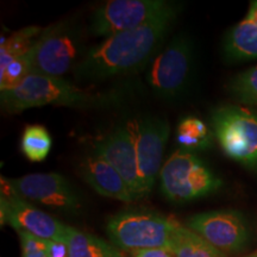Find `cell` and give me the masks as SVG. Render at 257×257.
Wrapping results in <instances>:
<instances>
[{"label": "cell", "instance_id": "cell-7", "mask_svg": "<svg viewBox=\"0 0 257 257\" xmlns=\"http://www.w3.org/2000/svg\"><path fill=\"white\" fill-rule=\"evenodd\" d=\"M172 5L166 0H111L93 12L88 31L108 38L149 23Z\"/></svg>", "mask_w": 257, "mask_h": 257}, {"label": "cell", "instance_id": "cell-9", "mask_svg": "<svg viewBox=\"0 0 257 257\" xmlns=\"http://www.w3.org/2000/svg\"><path fill=\"white\" fill-rule=\"evenodd\" d=\"M0 220L16 231H27L40 238L67 243L68 225H64L50 214L46 213L21 198L2 182L0 197Z\"/></svg>", "mask_w": 257, "mask_h": 257}, {"label": "cell", "instance_id": "cell-16", "mask_svg": "<svg viewBox=\"0 0 257 257\" xmlns=\"http://www.w3.org/2000/svg\"><path fill=\"white\" fill-rule=\"evenodd\" d=\"M169 250L175 257H224L200 234L180 224L172 234Z\"/></svg>", "mask_w": 257, "mask_h": 257}, {"label": "cell", "instance_id": "cell-15", "mask_svg": "<svg viewBox=\"0 0 257 257\" xmlns=\"http://www.w3.org/2000/svg\"><path fill=\"white\" fill-rule=\"evenodd\" d=\"M224 53L231 61L257 59V24L244 18L234 25L225 37Z\"/></svg>", "mask_w": 257, "mask_h": 257}, {"label": "cell", "instance_id": "cell-14", "mask_svg": "<svg viewBox=\"0 0 257 257\" xmlns=\"http://www.w3.org/2000/svg\"><path fill=\"white\" fill-rule=\"evenodd\" d=\"M79 173L98 194L123 202H134L130 188L118 170L101 156L91 154L81 161Z\"/></svg>", "mask_w": 257, "mask_h": 257}, {"label": "cell", "instance_id": "cell-22", "mask_svg": "<svg viewBox=\"0 0 257 257\" xmlns=\"http://www.w3.org/2000/svg\"><path fill=\"white\" fill-rule=\"evenodd\" d=\"M17 233L21 240L22 257H50L51 240L40 238L27 231H17Z\"/></svg>", "mask_w": 257, "mask_h": 257}, {"label": "cell", "instance_id": "cell-13", "mask_svg": "<svg viewBox=\"0 0 257 257\" xmlns=\"http://www.w3.org/2000/svg\"><path fill=\"white\" fill-rule=\"evenodd\" d=\"M93 154L110 162L123 176L135 201L146 198L141 179L136 148L128 126H117L93 143Z\"/></svg>", "mask_w": 257, "mask_h": 257}, {"label": "cell", "instance_id": "cell-4", "mask_svg": "<svg viewBox=\"0 0 257 257\" xmlns=\"http://www.w3.org/2000/svg\"><path fill=\"white\" fill-rule=\"evenodd\" d=\"M162 194L173 202H187L207 197L221 187V180L193 152L178 149L160 172Z\"/></svg>", "mask_w": 257, "mask_h": 257}, {"label": "cell", "instance_id": "cell-6", "mask_svg": "<svg viewBox=\"0 0 257 257\" xmlns=\"http://www.w3.org/2000/svg\"><path fill=\"white\" fill-rule=\"evenodd\" d=\"M212 128L223 153L250 169H257V112L225 105L212 113Z\"/></svg>", "mask_w": 257, "mask_h": 257}, {"label": "cell", "instance_id": "cell-19", "mask_svg": "<svg viewBox=\"0 0 257 257\" xmlns=\"http://www.w3.org/2000/svg\"><path fill=\"white\" fill-rule=\"evenodd\" d=\"M53 141L48 130L42 125H28L22 136V152L32 162H42L50 153Z\"/></svg>", "mask_w": 257, "mask_h": 257}, {"label": "cell", "instance_id": "cell-17", "mask_svg": "<svg viewBox=\"0 0 257 257\" xmlns=\"http://www.w3.org/2000/svg\"><path fill=\"white\" fill-rule=\"evenodd\" d=\"M67 246L69 257H124L113 244L72 226H69Z\"/></svg>", "mask_w": 257, "mask_h": 257}, {"label": "cell", "instance_id": "cell-20", "mask_svg": "<svg viewBox=\"0 0 257 257\" xmlns=\"http://www.w3.org/2000/svg\"><path fill=\"white\" fill-rule=\"evenodd\" d=\"M211 133L207 125L195 117H186L179 123L178 141L181 149L192 152L194 149H206L211 143Z\"/></svg>", "mask_w": 257, "mask_h": 257}, {"label": "cell", "instance_id": "cell-24", "mask_svg": "<svg viewBox=\"0 0 257 257\" xmlns=\"http://www.w3.org/2000/svg\"><path fill=\"white\" fill-rule=\"evenodd\" d=\"M245 19H248V21L257 24V0L250 3L248 14L245 16Z\"/></svg>", "mask_w": 257, "mask_h": 257}, {"label": "cell", "instance_id": "cell-1", "mask_svg": "<svg viewBox=\"0 0 257 257\" xmlns=\"http://www.w3.org/2000/svg\"><path fill=\"white\" fill-rule=\"evenodd\" d=\"M176 15L178 6L173 4L149 23L89 48L73 70L75 78L80 82L102 81L144 68L157 55Z\"/></svg>", "mask_w": 257, "mask_h": 257}, {"label": "cell", "instance_id": "cell-18", "mask_svg": "<svg viewBox=\"0 0 257 257\" xmlns=\"http://www.w3.org/2000/svg\"><path fill=\"white\" fill-rule=\"evenodd\" d=\"M42 31H43V28L41 27H28L14 32L11 36L5 38V41H2L0 70L5 69L15 60L27 55L32 49Z\"/></svg>", "mask_w": 257, "mask_h": 257}, {"label": "cell", "instance_id": "cell-11", "mask_svg": "<svg viewBox=\"0 0 257 257\" xmlns=\"http://www.w3.org/2000/svg\"><path fill=\"white\" fill-rule=\"evenodd\" d=\"M136 148L138 168L146 197L155 186L162 169L163 153L169 137V124L157 117H146L127 124Z\"/></svg>", "mask_w": 257, "mask_h": 257}, {"label": "cell", "instance_id": "cell-23", "mask_svg": "<svg viewBox=\"0 0 257 257\" xmlns=\"http://www.w3.org/2000/svg\"><path fill=\"white\" fill-rule=\"evenodd\" d=\"M130 257H175L169 249L154 248V249H141L130 252Z\"/></svg>", "mask_w": 257, "mask_h": 257}, {"label": "cell", "instance_id": "cell-2", "mask_svg": "<svg viewBox=\"0 0 257 257\" xmlns=\"http://www.w3.org/2000/svg\"><path fill=\"white\" fill-rule=\"evenodd\" d=\"M118 98L78 87L62 78L30 73L14 88L0 91L2 108L8 113H19L32 107L54 105L76 108L102 107Z\"/></svg>", "mask_w": 257, "mask_h": 257}, {"label": "cell", "instance_id": "cell-8", "mask_svg": "<svg viewBox=\"0 0 257 257\" xmlns=\"http://www.w3.org/2000/svg\"><path fill=\"white\" fill-rule=\"evenodd\" d=\"M191 63V42L186 35H178L149 63L148 85L163 98L178 95L187 83Z\"/></svg>", "mask_w": 257, "mask_h": 257}, {"label": "cell", "instance_id": "cell-5", "mask_svg": "<svg viewBox=\"0 0 257 257\" xmlns=\"http://www.w3.org/2000/svg\"><path fill=\"white\" fill-rule=\"evenodd\" d=\"M179 223L153 211L125 210L112 216L106 232L118 249H169L170 238Z\"/></svg>", "mask_w": 257, "mask_h": 257}, {"label": "cell", "instance_id": "cell-10", "mask_svg": "<svg viewBox=\"0 0 257 257\" xmlns=\"http://www.w3.org/2000/svg\"><path fill=\"white\" fill-rule=\"evenodd\" d=\"M2 182L29 202L63 212H76L81 208V201L72 184L57 173H38L17 179L2 178Z\"/></svg>", "mask_w": 257, "mask_h": 257}, {"label": "cell", "instance_id": "cell-12", "mask_svg": "<svg viewBox=\"0 0 257 257\" xmlns=\"http://www.w3.org/2000/svg\"><path fill=\"white\" fill-rule=\"evenodd\" d=\"M187 227L223 253L239 251L249 239L248 224L243 214L234 210H216L194 214L187 220Z\"/></svg>", "mask_w": 257, "mask_h": 257}, {"label": "cell", "instance_id": "cell-21", "mask_svg": "<svg viewBox=\"0 0 257 257\" xmlns=\"http://www.w3.org/2000/svg\"><path fill=\"white\" fill-rule=\"evenodd\" d=\"M229 88L243 104L257 105V66L234 76Z\"/></svg>", "mask_w": 257, "mask_h": 257}, {"label": "cell", "instance_id": "cell-25", "mask_svg": "<svg viewBox=\"0 0 257 257\" xmlns=\"http://www.w3.org/2000/svg\"><path fill=\"white\" fill-rule=\"evenodd\" d=\"M246 257H257V255H251V256H246Z\"/></svg>", "mask_w": 257, "mask_h": 257}, {"label": "cell", "instance_id": "cell-3", "mask_svg": "<svg viewBox=\"0 0 257 257\" xmlns=\"http://www.w3.org/2000/svg\"><path fill=\"white\" fill-rule=\"evenodd\" d=\"M85 32L79 24L61 21L44 28L29 51L31 73L62 78L86 54Z\"/></svg>", "mask_w": 257, "mask_h": 257}]
</instances>
